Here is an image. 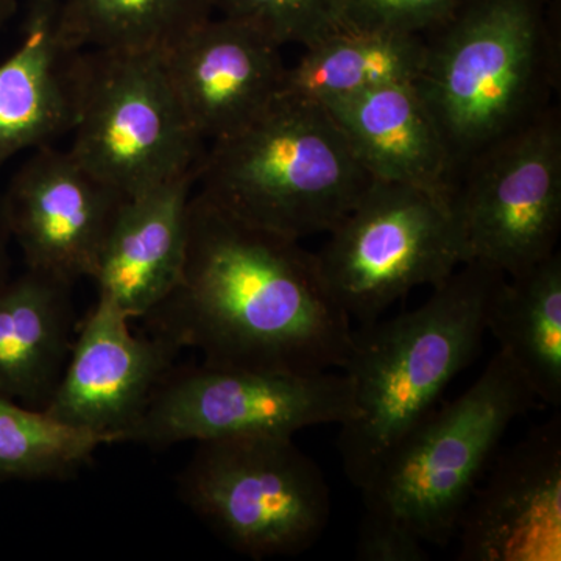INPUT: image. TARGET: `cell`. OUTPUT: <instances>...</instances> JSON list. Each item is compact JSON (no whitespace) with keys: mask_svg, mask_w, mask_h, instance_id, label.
Wrapping results in <instances>:
<instances>
[{"mask_svg":"<svg viewBox=\"0 0 561 561\" xmlns=\"http://www.w3.org/2000/svg\"><path fill=\"white\" fill-rule=\"evenodd\" d=\"M423 36V68L413 83L457 176L476 154L556 105L561 44L549 0H463Z\"/></svg>","mask_w":561,"mask_h":561,"instance_id":"cell-3","label":"cell"},{"mask_svg":"<svg viewBox=\"0 0 561 561\" xmlns=\"http://www.w3.org/2000/svg\"><path fill=\"white\" fill-rule=\"evenodd\" d=\"M69 151L124 195L197 173L206 140L173 90L164 55L81 50Z\"/></svg>","mask_w":561,"mask_h":561,"instance_id":"cell-7","label":"cell"},{"mask_svg":"<svg viewBox=\"0 0 561 561\" xmlns=\"http://www.w3.org/2000/svg\"><path fill=\"white\" fill-rule=\"evenodd\" d=\"M11 241L5 214H3L2 198H0V287L9 280V243Z\"/></svg>","mask_w":561,"mask_h":561,"instance_id":"cell-26","label":"cell"},{"mask_svg":"<svg viewBox=\"0 0 561 561\" xmlns=\"http://www.w3.org/2000/svg\"><path fill=\"white\" fill-rule=\"evenodd\" d=\"M195 183L191 173L128 195L111 224L91 279L99 298L130 320L144 319L179 284Z\"/></svg>","mask_w":561,"mask_h":561,"instance_id":"cell-15","label":"cell"},{"mask_svg":"<svg viewBox=\"0 0 561 561\" xmlns=\"http://www.w3.org/2000/svg\"><path fill=\"white\" fill-rule=\"evenodd\" d=\"M502 279V273L467 262L434 287L419 309L353 328L342 370L353 383L357 413L342 424L337 449L354 486L370 483L387 456L474 359Z\"/></svg>","mask_w":561,"mask_h":561,"instance_id":"cell-2","label":"cell"},{"mask_svg":"<svg viewBox=\"0 0 561 561\" xmlns=\"http://www.w3.org/2000/svg\"><path fill=\"white\" fill-rule=\"evenodd\" d=\"M217 10L283 47H309L342 27V0H219Z\"/></svg>","mask_w":561,"mask_h":561,"instance_id":"cell-23","label":"cell"},{"mask_svg":"<svg viewBox=\"0 0 561 561\" xmlns=\"http://www.w3.org/2000/svg\"><path fill=\"white\" fill-rule=\"evenodd\" d=\"M142 320L176 350L201 351L205 364L279 373L342 370L353 332L317 253L197 190L179 284Z\"/></svg>","mask_w":561,"mask_h":561,"instance_id":"cell-1","label":"cell"},{"mask_svg":"<svg viewBox=\"0 0 561 561\" xmlns=\"http://www.w3.org/2000/svg\"><path fill=\"white\" fill-rule=\"evenodd\" d=\"M373 181L330 111L278 101L206 147L195 190L239 219L301 241L334 230Z\"/></svg>","mask_w":561,"mask_h":561,"instance_id":"cell-4","label":"cell"},{"mask_svg":"<svg viewBox=\"0 0 561 561\" xmlns=\"http://www.w3.org/2000/svg\"><path fill=\"white\" fill-rule=\"evenodd\" d=\"M18 13V0H0V31Z\"/></svg>","mask_w":561,"mask_h":561,"instance_id":"cell-27","label":"cell"},{"mask_svg":"<svg viewBox=\"0 0 561 561\" xmlns=\"http://www.w3.org/2000/svg\"><path fill=\"white\" fill-rule=\"evenodd\" d=\"M463 0H342V27L424 35Z\"/></svg>","mask_w":561,"mask_h":561,"instance_id":"cell-24","label":"cell"},{"mask_svg":"<svg viewBox=\"0 0 561 561\" xmlns=\"http://www.w3.org/2000/svg\"><path fill=\"white\" fill-rule=\"evenodd\" d=\"M61 0H28L16 49L0 61V169L72 131L80 54L62 38Z\"/></svg>","mask_w":561,"mask_h":561,"instance_id":"cell-16","label":"cell"},{"mask_svg":"<svg viewBox=\"0 0 561 561\" xmlns=\"http://www.w3.org/2000/svg\"><path fill=\"white\" fill-rule=\"evenodd\" d=\"M11 241L25 268L73 286L92 278L111 224L127 195L68 150H32L0 192Z\"/></svg>","mask_w":561,"mask_h":561,"instance_id":"cell-11","label":"cell"},{"mask_svg":"<svg viewBox=\"0 0 561 561\" xmlns=\"http://www.w3.org/2000/svg\"><path fill=\"white\" fill-rule=\"evenodd\" d=\"M486 332L496 339L538 402L561 405V254L504 276L491 298Z\"/></svg>","mask_w":561,"mask_h":561,"instance_id":"cell-20","label":"cell"},{"mask_svg":"<svg viewBox=\"0 0 561 561\" xmlns=\"http://www.w3.org/2000/svg\"><path fill=\"white\" fill-rule=\"evenodd\" d=\"M345 373H279L203 362L173 370L154 390L127 443L168 448L250 435H283L356 416Z\"/></svg>","mask_w":561,"mask_h":561,"instance_id":"cell-9","label":"cell"},{"mask_svg":"<svg viewBox=\"0 0 561 561\" xmlns=\"http://www.w3.org/2000/svg\"><path fill=\"white\" fill-rule=\"evenodd\" d=\"M453 214L467 262L515 276L556 253L561 231L559 106L461 168Z\"/></svg>","mask_w":561,"mask_h":561,"instance_id":"cell-10","label":"cell"},{"mask_svg":"<svg viewBox=\"0 0 561 561\" xmlns=\"http://www.w3.org/2000/svg\"><path fill=\"white\" fill-rule=\"evenodd\" d=\"M460 561L561 560V420L497 454L456 531Z\"/></svg>","mask_w":561,"mask_h":561,"instance_id":"cell-12","label":"cell"},{"mask_svg":"<svg viewBox=\"0 0 561 561\" xmlns=\"http://www.w3.org/2000/svg\"><path fill=\"white\" fill-rule=\"evenodd\" d=\"M72 286L31 268L0 287V394L41 405L72 348Z\"/></svg>","mask_w":561,"mask_h":561,"instance_id":"cell-18","label":"cell"},{"mask_svg":"<svg viewBox=\"0 0 561 561\" xmlns=\"http://www.w3.org/2000/svg\"><path fill=\"white\" fill-rule=\"evenodd\" d=\"M179 493L220 540L253 560L309 551L331 518L319 465L283 435L198 442Z\"/></svg>","mask_w":561,"mask_h":561,"instance_id":"cell-6","label":"cell"},{"mask_svg":"<svg viewBox=\"0 0 561 561\" xmlns=\"http://www.w3.org/2000/svg\"><path fill=\"white\" fill-rule=\"evenodd\" d=\"M317 253L350 320L381 319L415 287L440 286L467 264L453 210L405 184L375 180Z\"/></svg>","mask_w":561,"mask_h":561,"instance_id":"cell-8","label":"cell"},{"mask_svg":"<svg viewBox=\"0 0 561 561\" xmlns=\"http://www.w3.org/2000/svg\"><path fill=\"white\" fill-rule=\"evenodd\" d=\"M103 445L113 443L0 394V482L69 478Z\"/></svg>","mask_w":561,"mask_h":561,"instance_id":"cell-22","label":"cell"},{"mask_svg":"<svg viewBox=\"0 0 561 561\" xmlns=\"http://www.w3.org/2000/svg\"><path fill=\"white\" fill-rule=\"evenodd\" d=\"M194 130L206 142L242 131L278 102L280 47L242 22L210 18L164 55Z\"/></svg>","mask_w":561,"mask_h":561,"instance_id":"cell-14","label":"cell"},{"mask_svg":"<svg viewBox=\"0 0 561 561\" xmlns=\"http://www.w3.org/2000/svg\"><path fill=\"white\" fill-rule=\"evenodd\" d=\"M373 180L426 192L453 210L456 164L413 81L324 105Z\"/></svg>","mask_w":561,"mask_h":561,"instance_id":"cell-17","label":"cell"},{"mask_svg":"<svg viewBox=\"0 0 561 561\" xmlns=\"http://www.w3.org/2000/svg\"><path fill=\"white\" fill-rule=\"evenodd\" d=\"M356 559L362 561H427V546L400 531L359 524Z\"/></svg>","mask_w":561,"mask_h":561,"instance_id":"cell-25","label":"cell"},{"mask_svg":"<svg viewBox=\"0 0 561 561\" xmlns=\"http://www.w3.org/2000/svg\"><path fill=\"white\" fill-rule=\"evenodd\" d=\"M423 35L341 27L306 47L286 69L278 101L328 103L391 83L415 81L424 62Z\"/></svg>","mask_w":561,"mask_h":561,"instance_id":"cell-19","label":"cell"},{"mask_svg":"<svg viewBox=\"0 0 561 561\" xmlns=\"http://www.w3.org/2000/svg\"><path fill=\"white\" fill-rule=\"evenodd\" d=\"M130 319L99 298L80 324L68 362L43 411L51 419L127 443L180 350L158 335L133 334Z\"/></svg>","mask_w":561,"mask_h":561,"instance_id":"cell-13","label":"cell"},{"mask_svg":"<svg viewBox=\"0 0 561 561\" xmlns=\"http://www.w3.org/2000/svg\"><path fill=\"white\" fill-rule=\"evenodd\" d=\"M537 404L522 373L497 350L470 389L435 408L382 461L360 490V524L426 546L448 545L508 427Z\"/></svg>","mask_w":561,"mask_h":561,"instance_id":"cell-5","label":"cell"},{"mask_svg":"<svg viewBox=\"0 0 561 561\" xmlns=\"http://www.w3.org/2000/svg\"><path fill=\"white\" fill-rule=\"evenodd\" d=\"M219 0H61L60 31L76 50L165 55L208 22Z\"/></svg>","mask_w":561,"mask_h":561,"instance_id":"cell-21","label":"cell"}]
</instances>
